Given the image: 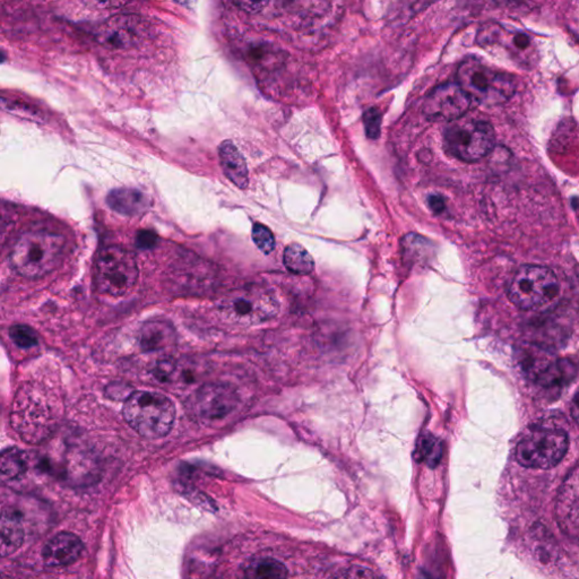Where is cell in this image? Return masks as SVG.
<instances>
[{"label":"cell","instance_id":"8","mask_svg":"<svg viewBox=\"0 0 579 579\" xmlns=\"http://www.w3.org/2000/svg\"><path fill=\"white\" fill-rule=\"evenodd\" d=\"M138 279L134 255L120 247H106L96 261V282L99 291L110 297L128 293Z\"/></svg>","mask_w":579,"mask_h":579},{"label":"cell","instance_id":"14","mask_svg":"<svg viewBox=\"0 0 579 579\" xmlns=\"http://www.w3.org/2000/svg\"><path fill=\"white\" fill-rule=\"evenodd\" d=\"M83 552V543L73 533H59L53 536L43 549V557L49 567H64L79 559Z\"/></svg>","mask_w":579,"mask_h":579},{"label":"cell","instance_id":"34","mask_svg":"<svg viewBox=\"0 0 579 579\" xmlns=\"http://www.w3.org/2000/svg\"><path fill=\"white\" fill-rule=\"evenodd\" d=\"M0 579H11L9 576H6V575L0 574Z\"/></svg>","mask_w":579,"mask_h":579},{"label":"cell","instance_id":"16","mask_svg":"<svg viewBox=\"0 0 579 579\" xmlns=\"http://www.w3.org/2000/svg\"><path fill=\"white\" fill-rule=\"evenodd\" d=\"M220 162L224 174L237 187L246 189L249 185V176L246 159L231 140H225L218 150Z\"/></svg>","mask_w":579,"mask_h":579},{"label":"cell","instance_id":"4","mask_svg":"<svg viewBox=\"0 0 579 579\" xmlns=\"http://www.w3.org/2000/svg\"><path fill=\"white\" fill-rule=\"evenodd\" d=\"M560 292L557 275L543 266H523L508 286V298L523 310H536L553 303Z\"/></svg>","mask_w":579,"mask_h":579},{"label":"cell","instance_id":"9","mask_svg":"<svg viewBox=\"0 0 579 579\" xmlns=\"http://www.w3.org/2000/svg\"><path fill=\"white\" fill-rule=\"evenodd\" d=\"M14 415L17 429L22 431L26 440L32 442L45 439L55 422L52 410L45 404V398L41 394L28 392V389L21 393L20 396L17 395Z\"/></svg>","mask_w":579,"mask_h":579},{"label":"cell","instance_id":"17","mask_svg":"<svg viewBox=\"0 0 579 579\" xmlns=\"http://www.w3.org/2000/svg\"><path fill=\"white\" fill-rule=\"evenodd\" d=\"M176 342V330L172 325L163 320L145 322L140 330V344L144 352L164 351Z\"/></svg>","mask_w":579,"mask_h":579},{"label":"cell","instance_id":"30","mask_svg":"<svg viewBox=\"0 0 579 579\" xmlns=\"http://www.w3.org/2000/svg\"><path fill=\"white\" fill-rule=\"evenodd\" d=\"M428 203L431 210H434L437 214H439V213L445 210V201L438 195H432V196L429 197Z\"/></svg>","mask_w":579,"mask_h":579},{"label":"cell","instance_id":"3","mask_svg":"<svg viewBox=\"0 0 579 579\" xmlns=\"http://www.w3.org/2000/svg\"><path fill=\"white\" fill-rule=\"evenodd\" d=\"M457 84L472 101L487 106L504 103L516 92L514 76L493 69L476 58L466 59L461 64Z\"/></svg>","mask_w":579,"mask_h":579},{"label":"cell","instance_id":"32","mask_svg":"<svg viewBox=\"0 0 579 579\" xmlns=\"http://www.w3.org/2000/svg\"><path fill=\"white\" fill-rule=\"evenodd\" d=\"M529 43H531V40H529V35H527V34L516 33L514 35L515 48L519 49V50H525V49L529 48Z\"/></svg>","mask_w":579,"mask_h":579},{"label":"cell","instance_id":"21","mask_svg":"<svg viewBox=\"0 0 579 579\" xmlns=\"http://www.w3.org/2000/svg\"><path fill=\"white\" fill-rule=\"evenodd\" d=\"M247 579H286L288 569L277 560L262 558L249 563L246 568Z\"/></svg>","mask_w":579,"mask_h":579},{"label":"cell","instance_id":"25","mask_svg":"<svg viewBox=\"0 0 579 579\" xmlns=\"http://www.w3.org/2000/svg\"><path fill=\"white\" fill-rule=\"evenodd\" d=\"M252 240L256 246L264 252V254H271L275 248L274 235L271 233L269 227L264 224L257 223L252 227Z\"/></svg>","mask_w":579,"mask_h":579},{"label":"cell","instance_id":"28","mask_svg":"<svg viewBox=\"0 0 579 579\" xmlns=\"http://www.w3.org/2000/svg\"><path fill=\"white\" fill-rule=\"evenodd\" d=\"M330 579H375L373 573L362 566H350L342 569Z\"/></svg>","mask_w":579,"mask_h":579},{"label":"cell","instance_id":"20","mask_svg":"<svg viewBox=\"0 0 579 579\" xmlns=\"http://www.w3.org/2000/svg\"><path fill=\"white\" fill-rule=\"evenodd\" d=\"M28 456L24 451L11 448L0 454V480L14 481L28 471Z\"/></svg>","mask_w":579,"mask_h":579},{"label":"cell","instance_id":"1","mask_svg":"<svg viewBox=\"0 0 579 579\" xmlns=\"http://www.w3.org/2000/svg\"><path fill=\"white\" fill-rule=\"evenodd\" d=\"M64 244L62 235L50 231L34 230L23 233L11 248V266L23 276H45L62 262Z\"/></svg>","mask_w":579,"mask_h":579},{"label":"cell","instance_id":"19","mask_svg":"<svg viewBox=\"0 0 579 579\" xmlns=\"http://www.w3.org/2000/svg\"><path fill=\"white\" fill-rule=\"evenodd\" d=\"M576 376V368L569 360H556L549 364L534 381L541 386H560L568 383Z\"/></svg>","mask_w":579,"mask_h":579},{"label":"cell","instance_id":"2","mask_svg":"<svg viewBox=\"0 0 579 579\" xmlns=\"http://www.w3.org/2000/svg\"><path fill=\"white\" fill-rule=\"evenodd\" d=\"M123 412L127 423L147 439L167 436L176 420L174 404L159 393L143 390L129 395Z\"/></svg>","mask_w":579,"mask_h":579},{"label":"cell","instance_id":"22","mask_svg":"<svg viewBox=\"0 0 579 579\" xmlns=\"http://www.w3.org/2000/svg\"><path fill=\"white\" fill-rule=\"evenodd\" d=\"M415 457L417 462L436 468L442 461V442L434 434H422L415 445Z\"/></svg>","mask_w":579,"mask_h":579},{"label":"cell","instance_id":"5","mask_svg":"<svg viewBox=\"0 0 579 579\" xmlns=\"http://www.w3.org/2000/svg\"><path fill=\"white\" fill-rule=\"evenodd\" d=\"M225 318L240 325H256L274 318L280 303L274 292L261 286H249L230 292L218 303Z\"/></svg>","mask_w":579,"mask_h":579},{"label":"cell","instance_id":"6","mask_svg":"<svg viewBox=\"0 0 579 579\" xmlns=\"http://www.w3.org/2000/svg\"><path fill=\"white\" fill-rule=\"evenodd\" d=\"M447 151L464 162H476L490 154L495 145V134L488 121L470 119L453 121L445 130Z\"/></svg>","mask_w":579,"mask_h":579},{"label":"cell","instance_id":"15","mask_svg":"<svg viewBox=\"0 0 579 579\" xmlns=\"http://www.w3.org/2000/svg\"><path fill=\"white\" fill-rule=\"evenodd\" d=\"M106 202L110 208L121 215H142L151 208L152 201L143 191L132 188L115 189L108 195Z\"/></svg>","mask_w":579,"mask_h":579},{"label":"cell","instance_id":"18","mask_svg":"<svg viewBox=\"0 0 579 579\" xmlns=\"http://www.w3.org/2000/svg\"><path fill=\"white\" fill-rule=\"evenodd\" d=\"M22 518L11 510L0 512V558L16 552L24 541Z\"/></svg>","mask_w":579,"mask_h":579},{"label":"cell","instance_id":"24","mask_svg":"<svg viewBox=\"0 0 579 579\" xmlns=\"http://www.w3.org/2000/svg\"><path fill=\"white\" fill-rule=\"evenodd\" d=\"M0 110H4L11 115L17 116L23 119L38 121V123L43 120V113L35 110L33 106L20 101H13L9 99L0 98Z\"/></svg>","mask_w":579,"mask_h":579},{"label":"cell","instance_id":"11","mask_svg":"<svg viewBox=\"0 0 579 579\" xmlns=\"http://www.w3.org/2000/svg\"><path fill=\"white\" fill-rule=\"evenodd\" d=\"M472 100L457 83L439 85L425 98L423 111L434 121L459 120L468 113Z\"/></svg>","mask_w":579,"mask_h":579},{"label":"cell","instance_id":"29","mask_svg":"<svg viewBox=\"0 0 579 579\" xmlns=\"http://www.w3.org/2000/svg\"><path fill=\"white\" fill-rule=\"evenodd\" d=\"M157 237L155 233L151 232V231H142V232L138 233L136 242H137V246L140 248L150 249L157 244Z\"/></svg>","mask_w":579,"mask_h":579},{"label":"cell","instance_id":"10","mask_svg":"<svg viewBox=\"0 0 579 579\" xmlns=\"http://www.w3.org/2000/svg\"><path fill=\"white\" fill-rule=\"evenodd\" d=\"M238 405V394L227 383H206L193 395V412L206 423L225 420Z\"/></svg>","mask_w":579,"mask_h":579},{"label":"cell","instance_id":"31","mask_svg":"<svg viewBox=\"0 0 579 579\" xmlns=\"http://www.w3.org/2000/svg\"><path fill=\"white\" fill-rule=\"evenodd\" d=\"M9 233H11L9 224L0 218V252H3L4 247L6 246V242L9 240Z\"/></svg>","mask_w":579,"mask_h":579},{"label":"cell","instance_id":"13","mask_svg":"<svg viewBox=\"0 0 579 579\" xmlns=\"http://www.w3.org/2000/svg\"><path fill=\"white\" fill-rule=\"evenodd\" d=\"M557 521L565 534L576 539L578 534V476L577 470L566 480L557 502Z\"/></svg>","mask_w":579,"mask_h":579},{"label":"cell","instance_id":"26","mask_svg":"<svg viewBox=\"0 0 579 579\" xmlns=\"http://www.w3.org/2000/svg\"><path fill=\"white\" fill-rule=\"evenodd\" d=\"M9 334L15 344L21 347H33L38 343L37 334L26 326H15L11 328Z\"/></svg>","mask_w":579,"mask_h":579},{"label":"cell","instance_id":"33","mask_svg":"<svg viewBox=\"0 0 579 579\" xmlns=\"http://www.w3.org/2000/svg\"><path fill=\"white\" fill-rule=\"evenodd\" d=\"M235 5L238 6V7H240L241 9H244V11H249V13H257L258 11H261L263 6L267 5V3H265V1H262V3H247V1H241V3H235Z\"/></svg>","mask_w":579,"mask_h":579},{"label":"cell","instance_id":"27","mask_svg":"<svg viewBox=\"0 0 579 579\" xmlns=\"http://www.w3.org/2000/svg\"><path fill=\"white\" fill-rule=\"evenodd\" d=\"M364 123L368 137L372 140L379 137L381 126V113L379 110L372 108L366 111L364 116Z\"/></svg>","mask_w":579,"mask_h":579},{"label":"cell","instance_id":"12","mask_svg":"<svg viewBox=\"0 0 579 579\" xmlns=\"http://www.w3.org/2000/svg\"><path fill=\"white\" fill-rule=\"evenodd\" d=\"M143 26L140 17L117 15L102 23L96 32V39L106 48L127 49L142 39Z\"/></svg>","mask_w":579,"mask_h":579},{"label":"cell","instance_id":"7","mask_svg":"<svg viewBox=\"0 0 579 579\" xmlns=\"http://www.w3.org/2000/svg\"><path fill=\"white\" fill-rule=\"evenodd\" d=\"M568 436L560 429L540 428L529 431L516 447L517 462L529 468H554L568 451Z\"/></svg>","mask_w":579,"mask_h":579},{"label":"cell","instance_id":"23","mask_svg":"<svg viewBox=\"0 0 579 579\" xmlns=\"http://www.w3.org/2000/svg\"><path fill=\"white\" fill-rule=\"evenodd\" d=\"M284 265L294 274L307 275L314 271V259L303 246L292 244L284 252Z\"/></svg>","mask_w":579,"mask_h":579}]
</instances>
